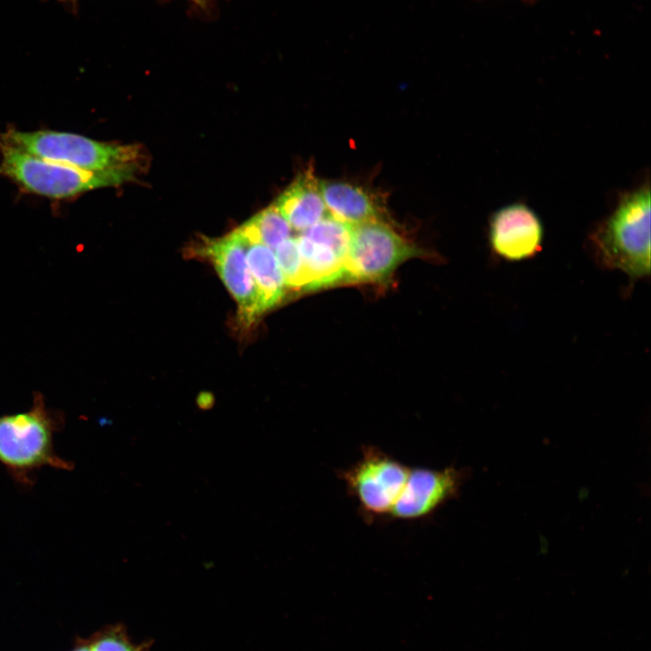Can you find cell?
Returning <instances> with one entry per match:
<instances>
[{"mask_svg": "<svg viewBox=\"0 0 651 651\" xmlns=\"http://www.w3.org/2000/svg\"><path fill=\"white\" fill-rule=\"evenodd\" d=\"M63 420L33 393L30 410L0 416V463L21 486L33 485V473L43 467L71 470L73 464L54 449L53 438Z\"/></svg>", "mask_w": 651, "mask_h": 651, "instance_id": "obj_2", "label": "cell"}, {"mask_svg": "<svg viewBox=\"0 0 651 651\" xmlns=\"http://www.w3.org/2000/svg\"><path fill=\"white\" fill-rule=\"evenodd\" d=\"M90 646L91 651H146L145 645H136L130 641L122 627L102 631Z\"/></svg>", "mask_w": 651, "mask_h": 651, "instance_id": "obj_16", "label": "cell"}, {"mask_svg": "<svg viewBox=\"0 0 651 651\" xmlns=\"http://www.w3.org/2000/svg\"><path fill=\"white\" fill-rule=\"evenodd\" d=\"M469 470L454 466L442 469L410 467L389 521H425L457 498Z\"/></svg>", "mask_w": 651, "mask_h": 651, "instance_id": "obj_7", "label": "cell"}, {"mask_svg": "<svg viewBox=\"0 0 651 651\" xmlns=\"http://www.w3.org/2000/svg\"><path fill=\"white\" fill-rule=\"evenodd\" d=\"M72 651H91V649H90V645H82V646H78L77 648H75Z\"/></svg>", "mask_w": 651, "mask_h": 651, "instance_id": "obj_17", "label": "cell"}, {"mask_svg": "<svg viewBox=\"0 0 651 651\" xmlns=\"http://www.w3.org/2000/svg\"><path fill=\"white\" fill-rule=\"evenodd\" d=\"M527 1H533V0H527Z\"/></svg>", "mask_w": 651, "mask_h": 651, "instance_id": "obj_19", "label": "cell"}, {"mask_svg": "<svg viewBox=\"0 0 651 651\" xmlns=\"http://www.w3.org/2000/svg\"><path fill=\"white\" fill-rule=\"evenodd\" d=\"M287 288L307 289V278L297 238L289 237L275 250Z\"/></svg>", "mask_w": 651, "mask_h": 651, "instance_id": "obj_15", "label": "cell"}, {"mask_svg": "<svg viewBox=\"0 0 651 651\" xmlns=\"http://www.w3.org/2000/svg\"><path fill=\"white\" fill-rule=\"evenodd\" d=\"M245 244L248 267L264 312L281 301L287 287L274 250L259 242Z\"/></svg>", "mask_w": 651, "mask_h": 651, "instance_id": "obj_13", "label": "cell"}, {"mask_svg": "<svg viewBox=\"0 0 651 651\" xmlns=\"http://www.w3.org/2000/svg\"><path fill=\"white\" fill-rule=\"evenodd\" d=\"M197 253L209 259L235 298L239 321L249 327L263 313L260 297L246 259V244L233 231L219 239H204Z\"/></svg>", "mask_w": 651, "mask_h": 651, "instance_id": "obj_8", "label": "cell"}, {"mask_svg": "<svg viewBox=\"0 0 651 651\" xmlns=\"http://www.w3.org/2000/svg\"><path fill=\"white\" fill-rule=\"evenodd\" d=\"M307 278V289L344 282L345 256L325 243L297 237Z\"/></svg>", "mask_w": 651, "mask_h": 651, "instance_id": "obj_12", "label": "cell"}, {"mask_svg": "<svg viewBox=\"0 0 651 651\" xmlns=\"http://www.w3.org/2000/svg\"><path fill=\"white\" fill-rule=\"evenodd\" d=\"M320 190L327 213L344 224L387 222L382 203L363 187L343 181H320Z\"/></svg>", "mask_w": 651, "mask_h": 651, "instance_id": "obj_10", "label": "cell"}, {"mask_svg": "<svg viewBox=\"0 0 651 651\" xmlns=\"http://www.w3.org/2000/svg\"><path fill=\"white\" fill-rule=\"evenodd\" d=\"M0 150V174L24 190L49 198H71L90 190L120 184L136 175L126 171H86L32 156L2 142Z\"/></svg>", "mask_w": 651, "mask_h": 651, "instance_id": "obj_4", "label": "cell"}, {"mask_svg": "<svg viewBox=\"0 0 651 651\" xmlns=\"http://www.w3.org/2000/svg\"><path fill=\"white\" fill-rule=\"evenodd\" d=\"M71 1H73V0H71Z\"/></svg>", "mask_w": 651, "mask_h": 651, "instance_id": "obj_20", "label": "cell"}, {"mask_svg": "<svg viewBox=\"0 0 651 651\" xmlns=\"http://www.w3.org/2000/svg\"><path fill=\"white\" fill-rule=\"evenodd\" d=\"M291 229L304 231L328 215L312 167L297 175L274 203Z\"/></svg>", "mask_w": 651, "mask_h": 651, "instance_id": "obj_11", "label": "cell"}, {"mask_svg": "<svg viewBox=\"0 0 651 651\" xmlns=\"http://www.w3.org/2000/svg\"><path fill=\"white\" fill-rule=\"evenodd\" d=\"M601 267L622 271L631 280L650 275V188L644 184L622 194L614 211L589 237Z\"/></svg>", "mask_w": 651, "mask_h": 651, "instance_id": "obj_1", "label": "cell"}, {"mask_svg": "<svg viewBox=\"0 0 651 651\" xmlns=\"http://www.w3.org/2000/svg\"><path fill=\"white\" fill-rule=\"evenodd\" d=\"M410 468L380 448L363 445L361 457L336 476L355 501L362 518L373 524L389 521Z\"/></svg>", "mask_w": 651, "mask_h": 651, "instance_id": "obj_5", "label": "cell"}, {"mask_svg": "<svg viewBox=\"0 0 651 651\" xmlns=\"http://www.w3.org/2000/svg\"><path fill=\"white\" fill-rule=\"evenodd\" d=\"M246 243L259 242L275 250L291 237V227L273 203L237 229Z\"/></svg>", "mask_w": 651, "mask_h": 651, "instance_id": "obj_14", "label": "cell"}, {"mask_svg": "<svg viewBox=\"0 0 651 651\" xmlns=\"http://www.w3.org/2000/svg\"><path fill=\"white\" fill-rule=\"evenodd\" d=\"M420 250L384 221L350 226L344 282H384Z\"/></svg>", "mask_w": 651, "mask_h": 651, "instance_id": "obj_6", "label": "cell"}, {"mask_svg": "<svg viewBox=\"0 0 651 651\" xmlns=\"http://www.w3.org/2000/svg\"><path fill=\"white\" fill-rule=\"evenodd\" d=\"M0 142L48 161L91 172L126 171L137 175L145 161L140 146L104 143L52 130L7 129L0 135Z\"/></svg>", "mask_w": 651, "mask_h": 651, "instance_id": "obj_3", "label": "cell"}, {"mask_svg": "<svg viewBox=\"0 0 651 651\" xmlns=\"http://www.w3.org/2000/svg\"><path fill=\"white\" fill-rule=\"evenodd\" d=\"M193 1H195L197 4H200L203 5L206 4L209 0H193Z\"/></svg>", "mask_w": 651, "mask_h": 651, "instance_id": "obj_18", "label": "cell"}, {"mask_svg": "<svg viewBox=\"0 0 651 651\" xmlns=\"http://www.w3.org/2000/svg\"><path fill=\"white\" fill-rule=\"evenodd\" d=\"M543 226L536 212L523 203L507 204L489 220L488 241L492 252L507 261H521L541 251Z\"/></svg>", "mask_w": 651, "mask_h": 651, "instance_id": "obj_9", "label": "cell"}]
</instances>
